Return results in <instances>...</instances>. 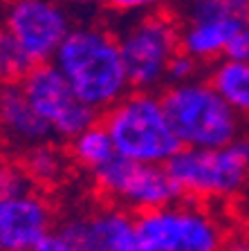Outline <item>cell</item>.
<instances>
[{"label": "cell", "instance_id": "obj_20", "mask_svg": "<svg viewBox=\"0 0 249 251\" xmlns=\"http://www.w3.org/2000/svg\"><path fill=\"white\" fill-rule=\"evenodd\" d=\"M204 74V68L195 61L193 56H189L187 52H177L173 56V61L168 63V72H166V85L168 83H182V81H189V78H195Z\"/></svg>", "mask_w": 249, "mask_h": 251}, {"label": "cell", "instance_id": "obj_23", "mask_svg": "<svg viewBox=\"0 0 249 251\" xmlns=\"http://www.w3.org/2000/svg\"><path fill=\"white\" fill-rule=\"evenodd\" d=\"M216 2H222V5L231 7V9H238V11L249 14V0H216Z\"/></svg>", "mask_w": 249, "mask_h": 251}, {"label": "cell", "instance_id": "obj_5", "mask_svg": "<svg viewBox=\"0 0 249 251\" xmlns=\"http://www.w3.org/2000/svg\"><path fill=\"white\" fill-rule=\"evenodd\" d=\"M182 198L200 202L234 200L249 186V132L218 148H180L166 164Z\"/></svg>", "mask_w": 249, "mask_h": 251}, {"label": "cell", "instance_id": "obj_9", "mask_svg": "<svg viewBox=\"0 0 249 251\" xmlns=\"http://www.w3.org/2000/svg\"><path fill=\"white\" fill-rule=\"evenodd\" d=\"M180 21V50L193 56L204 70L227 50L249 14L216 2V0H182L175 7Z\"/></svg>", "mask_w": 249, "mask_h": 251}, {"label": "cell", "instance_id": "obj_6", "mask_svg": "<svg viewBox=\"0 0 249 251\" xmlns=\"http://www.w3.org/2000/svg\"><path fill=\"white\" fill-rule=\"evenodd\" d=\"M133 90L162 92L168 63L180 52V21L175 9L112 18Z\"/></svg>", "mask_w": 249, "mask_h": 251}, {"label": "cell", "instance_id": "obj_11", "mask_svg": "<svg viewBox=\"0 0 249 251\" xmlns=\"http://www.w3.org/2000/svg\"><path fill=\"white\" fill-rule=\"evenodd\" d=\"M58 229L79 251H135L137 215L119 204L97 200L79 211L61 215Z\"/></svg>", "mask_w": 249, "mask_h": 251}, {"label": "cell", "instance_id": "obj_24", "mask_svg": "<svg viewBox=\"0 0 249 251\" xmlns=\"http://www.w3.org/2000/svg\"><path fill=\"white\" fill-rule=\"evenodd\" d=\"M229 251H249V242H236V240H231V247H229Z\"/></svg>", "mask_w": 249, "mask_h": 251}, {"label": "cell", "instance_id": "obj_14", "mask_svg": "<svg viewBox=\"0 0 249 251\" xmlns=\"http://www.w3.org/2000/svg\"><path fill=\"white\" fill-rule=\"evenodd\" d=\"M21 166L31 186L43 188V191H54L63 186L74 168L65 151V144L56 139L38 141L34 146H27L23 152Z\"/></svg>", "mask_w": 249, "mask_h": 251}, {"label": "cell", "instance_id": "obj_13", "mask_svg": "<svg viewBox=\"0 0 249 251\" xmlns=\"http://www.w3.org/2000/svg\"><path fill=\"white\" fill-rule=\"evenodd\" d=\"M0 130L23 148L54 139L43 117L29 103L21 83L0 85Z\"/></svg>", "mask_w": 249, "mask_h": 251}, {"label": "cell", "instance_id": "obj_22", "mask_svg": "<svg viewBox=\"0 0 249 251\" xmlns=\"http://www.w3.org/2000/svg\"><path fill=\"white\" fill-rule=\"evenodd\" d=\"M65 5H70L79 16L81 14H99L104 11L106 0H63Z\"/></svg>", "mask_w": 249, "mask_h": 251}, {"label": "cell", "instance_id": "obj_4", "mask_svg": "<svg viewBox=\"0 0 249 251\" xmlns=\"http://www.w3.org/2000/svg\"><path fill=\"white\" fill-rule=\"evenodd\" d=\"M224 220L209 202L180 198L137 215L135 251H229Z\"/></svg>", "mask_w": 249, "mask_h": 251}, {"label": "cell", "instance_id": "obj_2", "mask_svg": "<svg viewBox=\"0 0 249 251\" xmlns=\"http://www.w3.org/2000/svg\"><path fill=\"white\" fill-rule=\"evenodd\" d=\"M117 155L141 164H168L182 148L160 92L130 90L124 99L101 112Z\"/></svg>", "mask_w": 249, "mask_h": 251}, {"label": "cell", "instance_id": "obj_15", "mask_svg": "<svg viewBox=\"0 0 249 251\" xmlns=\"http://www.w3.org/2000/svg\"><path fill=\"white\" fill-rule=\"evenodd\" d=\"M204 76L209 78L213 90L247 121L249 119V61L222 56L204 70Z\"/></svg>", "mask_w": 249, "mask_h": 251}, {"label": "cell", "instance_id": "obj_21", "mask_svg": "<svg viewBox=\"0 0 249 251\" xmlns=\"http://www.w3.org/2000/svg\"><path fill=\"white\" fill-rule=\"evenodd\" d=\"M31 251H79L77 247H74V242L70 240L68 235L63 233L61 229H54V231H50V233L43 238L41 242H38L36 247Z\"/></svg>", "mask_w": 249, "mask_h": 251}, {"label": "cell", "instance_id": "obj_19", "mask_svg": "<svg viewBox=\"0 0 249 251\" xmlns=\"http://www.w3.org/2000/svg\"><path fill=\"white\" fill-rule=\"evenodd\" d=\"M29 186L31 184H29V179H27L21 164L0 159V202L16 193H21V191H25V188H29Z\"/></svg>", "mask_w": 249, "mask_h": 251}, {"label": "cell", "instance_id": "obj_10", "mask_svg": "<svg viewBox=\"0 0 249 251\" xmlns=\"http://www.w3.org/2000/svg\"><path fill=\"white\" fill-rule=\"evenodd\" d=\"M79 14L63 0H9L2 25L14 34L34 63L52 61Z\"/></svg>", "mask_w": 249, "mask_h": 251}, {"label": "cell", "instance_id": "obj_17", "mask_svg": "<svg viewBox=\"0 0 249 251\" xmlns=\"http://www.w3.org/2000/svg\"><path fill=\"white\" fill-rule=\"evenodd\" d=\"M36 63L5 25H0V85L21 83Z\"/></svg>", "mask_w": 249, "mask_h": 251}, {"label": "cell", "instance_id": "obj_3", "mask_svg": "<svg viewBox=\"0 0 249 251\" xmlns=\"http://www.w3.org/2000/svg\"><path fill=\"white\" fill-rule=\"evenodd\" d=\"M160 94L182 148L227 146L245 130V119L213 90L204 74L164 85Z\"/></svg>", "mask_w": 249, "mask_h": 251}, {"label": "cell", "instance_id": "obj_18", "mask_svg": "<svg viewBox=\"0 0 249 251\" xmlns=\"http://www.w3.org/2000/svg\"><path fill=\"white\" fill-rule=\"evenodd\" d=\"M182 0H106L104 14L110 18H130L160 9H175Z\"/></svg>", "mask_w": 249, "mask_h": 251}, {"label": "cell", "instance_id": "obj_8", "mask_svg": "<svg viewBox=\"0 0 249 251\" xmlns=\"http://www.w3.org/2000/svg\"><path fill=\"white\" fill-rule=\"evenodd\" d=\"M21 85L56 141L65 144L101 117L92 105H88L74 92L54 61L36 63L21 81Z\"/></svg>", "mask_w": 249, "mask_h": 251}, {"label": "cell", "instance_id": "obj_7", "mask_svg": "<svg viewBox=\"0 0 249 251\" xmlns=\"http://www.w3.org/2000/svg\"><path fill=\"white\" fill-rule=\"evenodd\" d=\"M88 179L97 200L119 204L135 215L182 198L180 186L166 164H141L121 155H114Z\"/></svg>", "mask_w": 249, "mask_h": 251}, {"label": "cell", "instance_id": "obj_16", "mask_svg": "<svg viewBox=\"0 0 249 251\" xmlns=\"http://www.w3.org/2000/svg\"><path fill=\"white\" fill-rule=\"evenodd\" d=\"M65 151L70 155L74 171L83 173L85 177H90L97 168H101L117 155L112 139L101 121H94L85 130H81L72 139L65 141Z\"/></svg>", "mask_w": 249, "mask_h": 251}, {"label": "cell", "instance_id": "obj_1", "mask_svg": "<svg viewBox=\"0 0 249 251\" xmlns=\"http://www.w3.org/2000/svg\"><path fill=\"white\" fill-rule=\"evenodd\" d=\"M74 92L99 115L130 92L117 27L110 16L81 14L52 58Z\"/></svg>", "mask_w": 249, "mask_h": 251}, {"label": "cell", "instance_id": "obj_12", "mask_svg": "<svg viewBox=\"0 0 249 251\" xmlns=\"http://www.w3.org/2000/svg\"><path fill=\"white\" fill-rule=\"evenodd\" d=\"M61 222L50 191L29 186L0 202V251H31Z\"/></svg>", "mask_w": 249, "mask_h": 251}]
</instances>
